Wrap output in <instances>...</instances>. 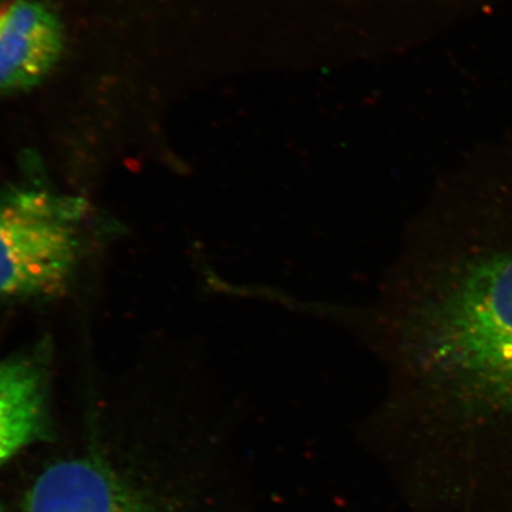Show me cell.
<instances>
[{
	"label": "cell",
	"instance_id": "1",
	"mask_svg": "<svg viewBox=\"0 0 512 512\" xmlns=\"http://www.w3.org/2000/svg\"><path fill=\"white\" fill-rule=\"evenodd\" d=\"M416 342L466 457L495 439L512 447V249L467 265L426 302Z\"/></svg>",
	"mask_w": 512,
	"mask_h": 512
},
{
	"label": "cell",
	"instance_id": "2",
	"mask_svg": "<svg viewBox=\"0 0 512 512\" xmlns=\"http://www.w3.org/2000/svg\"><path fill=\"white\" fill-rule=\"evenodd\" d=\"M83 205L35 187L0 188V301L55 296L79 254Z\"/></svg>",
	"mask_w": 512,
	"mask_h": 512
},
{
	"label": "cell",
	"instance_id": "3",
	"mask_svg": "<svg viewBox=\"0 0 512 512\" xmlns=\"http://www.w3.org/2000/svg\"><path fill=\"white\" fill-rule=\"evenodd\" d=\"M26 512H175L103 454L52 464L37 477Z\"/></svg>",
	"mask_w": 512,
	"mask_h": 512
},
{
	"label": "cell",
	"instance_id": "4",
	"mask_svg": "<svg viewBox=\"0 0 512 512\" xmlns=\"http://www.w3.org/2000/svg\"><path fill=\"white\" fill-rule=\"evenodd\" d=\"M64 47L62 20L43 0L0 6V93L32 89L55 69Z\"/></svg>",
	"mask_w": 512,
	"mask_h": 512
},
{
	"label": "cell",
	"instance_id": "5",
	"mask_svg": "<svg viewBox=\"0 0 512 512\" xmlns=\"http://www.w3.org/2000/svg\"><path fill=\"white\" fill-rule=\"evenodd\" d=\"M52 434L46 350L15 353L0 362V467Z\"/></svg>",
	"mask_w": 512,
	"mask_h": 512
},
{
	"label": "cell",
	"instance_id": "6",
	"mask_svg": "<svg viewBox=\"0 0 512 512\" xmlns=\"http://www.w3.org/2000/svg\"><path fill=\"white\" fill-rule=\"evenodd\" d=\"M0 512H3L2 510H0Z\"/></svg>",
	"mask_w": 512,
	"mask_h": 512
}]
</instances>
